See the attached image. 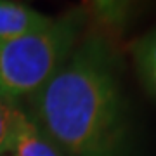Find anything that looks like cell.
<instances>
[{"mask_svg":"<svg viewBox=\"0 0 156 156\" xmlns=\"http://www.w3.org/2000/svg\"><path fill=\"white\" fill-rule=\"evenodd\" d=\"M35 127L66 156H137V132L115 44L85 35L30 97Z\"/></svg>","mask_w":156,"mask_h":156,"instance_id":"1","label":"cell"},{"mask_svg":"<svg viewBox=\"0 0 156 156\" xmlns=\"http://www.w3.org/2000/svg\"><path fill=\"white\" fill-rule=\"evenodd\" d=\"M87 35V14L76 7L37 31L0 45V87L16 101L31 97L54 76Z\"/></svg>","mask_w":156,"mask_h":156,"instance_id":"2","label":"cell"},{"mask_svg":"<svg viewBox=\"0 0 156 156\" xmlns=\"http://www.w3.org/2000/svg\"><path fill=\"white\" fill-rule=\"evenodd\" d=\"M83 9L87 14L89 35H95L115 44V37L132 23L137 7L128 2H92Z\"/></svg>","mask_w":156,"mask_h":156,"instance_id":"3","label":"cell"},{"mask_svg":"<svg viewBox=\"0 0 156 156\" xmlns=\"http://www.w3.org/2000/svg\"><path fill=\"white\" fill-rule=\"evenodd\" d=\"M50 19L52 17L44 16L24 4L0 0V45L37 31Z\"/></svg>","mask_w":156,"mask_h":156,"instance_id":"4","label":"cell"},{"mask_svg":"<svg viewBox=\"0 0 156 156\" xmlns=\"http://www.w3.org/2000/svg\"><path fill=\"white\" fill-rule=\"evenodd\" d=\"M132 56L142 87L156 99V28L142 35L132 45Z\"/></svg>","mask_w":156,"mask_h":156,"instance_id":"5","label":"cell"},{"mask_svg":"<svg viewBox=\"0 0 156 156\" xmlns=\"http://www.w3.org/2000/svg\"><path fill=\"white\" fill-rule=\"evenodd\" d=\"M11 153L14 156H66L52 140H49L35 127V123L30 118L19 130L11 147Z\"/></svg>","mask_w":156,"mask_h":156,"instance_id":"6","label":"cell"},{"mask_svg":"<svg viewBox=\"0 0 156 156\" xmlns=\"http://www.w3.org/2000/svg\"><path fill=\"white\" fill-rule=\"evenodd\" d=\"M28 122V115L16 104V101L0 92V156L11 151L19 130Z\"/></svg>","mask_w":156,"mask_h":156,"instance_id":"7","label":"cell"},{"mask_svg":"<svg viewBox=\"0 0 156 156\" xmlns=\"http://www.w3.org/2000/svg\"><path fill=\"white\" fill-rule=\"evenodd\" d=\"M0 92H2V87H0Z\"/></svg>","mask_w":156,"mask_h":156,"instance_id":"8","label":"cell"}]
</instances>
